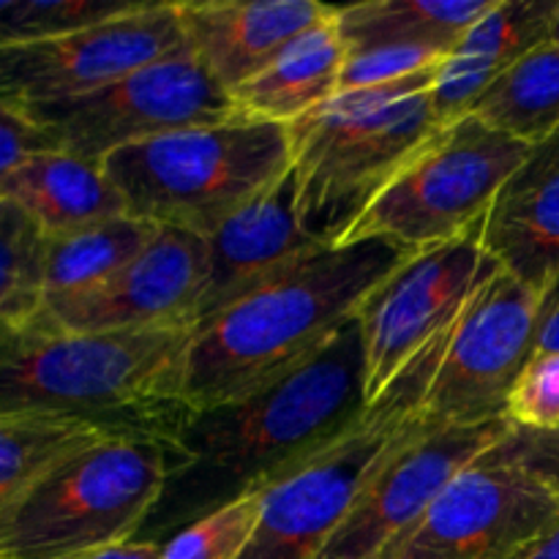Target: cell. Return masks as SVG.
Segmentation results:
<instances>
[{
	"label": "cell",
	"instance_id": "6da1fadb",
	"mask_svg": "<svg viewBox=\"0 0 559 559\" xmlns=\"http://www.w3.org/2000/svg\"><path fill=\"white\" fill-rule=\"evenodd\" d=\"M358 322L320 353L235 402L189 413L167 442V480L140 538L164 544L197 519L271 489L366 413Z\"/></svg>",
	"mask_w": 559,
	"mask_h": 559
},
{
	"label": "cell",
	"instance_id": "7a4b0ae2",
	"mask_svg": "<svg viewBox=\"0 0 559 559\" xmlns=\"http://www.w3.org/2000/svg\"><path fill=\"white\" fill-rule=\"evenodd\" d=\"M409 257L377 238L325 246L200 322L180 371L183 407L200 413L282 380L349 325Z\"/></svg>",
	"mask_w": 559,
	"mask_h": 559
},
{
	"label": "cell",
	"instance_id": "3957f363",
	"mask_svg": "<svg viewBox=\"0 0 559 559\" xmlns=\"http://www.w3.org/2000/svg\"><path fill=\"white\" fill-rule=\"evenodd\" d=\"M194 328L85 333L38 311L0 331V413L87 420L167 445L191 413L180 371Z\"/></svg>",
	"mask_w": 559,
	"mask_h": 559
},
{
	"label": "cell",
	"instance_id": "277c9868",
	"mask_svg": "<svg viewBox=\"0 0 559 559\" xmlns=\"http://www.w3.org/2000/svg\"><path fill=\"white\" fill-rule=\"evenodd\" d=\"M440 63L336 93L287 126L298 218L314 243H342L377 197L440 134L435 109Z\"/></svg>",
	"mask_w": 559,
	"mask_h": 559
},
{
	"label": "cell",
	"instance_id": "5b68a950",
	"mask_svg": "<svg viewBox=\"0 0 559 559\" xmlns=\"http://www.w3.org/2000/svg\"><path fill=\"white\" fill-rule=\"evenodd\" d=\"M102 167L129 216L205 238L293 169V145L287 126L235 118L120 147Z\"/></svg>",
	"mask_w": 559,
	"mask_h": 559
},
{
	"label": "cell",
	"instance_id": "8992f818",
	"mask_svg": "<svg viewBox=\"0 0 559 559\" xmlns=\"http://www.w3.org/2000/svg\"><path fill=\"white\" fill-rule=\"evenodd\" d=\"M167 480V448L112 431L49 469L0 516V559H69L140 538Z\"/></svg>",
	"mask_w": 559,
	"mask_h": 559
},
{
	"label": "cell",
	"instance_id": "52a82bcc",
	"mask_svg": "<svg viewBox=\"0 0 559 559\" xmlns=\"http://www.w3.org/2000/svg\"><path fill=\"white\" fill-rule=\"evenodd\" d=\"M462 317V314H459ZM453 322L426 344L385 396L300 467L265 489L260 530L240 559H314L385 459L418 426Z\"/></svg>",
	"mask_w": 559,
	"mask_h": 559
},
{
	"label": "cell",
	"instance_id": "ba28073f",
	"mask_svg": "<svg viewBox=\"0 0 559 559\" xmlns=\"http://www.w3.org/2000/svg\"><path fill=\"white\" fill-rule=\"evenodd\" d=\"M530 147L478 115L442 126L342 243L377 238L420 254L464 238L478 227Z\"/></svg>",
	"mask_w": 559,
	"mask_h": 559
},
{
	"label": "cell",
	"instance_id": "9c48e42d",
	"mask_svg": "<svg viewBox=\"0 0 559 559\" xmlns=\"http://www.w3.org/2000/svg\"><path fill=\"white\" fill-rule=\"evenodd\" d=\"M58 151L104 162L109 153L169 131L243 118L233 93L186 49L98 91L20 109Z\"/></svg>",
	"mask_w": 559,
	"mask_h": 559
},
{
	"label": "cell",
	"instance_id": "30bf717a",
	"mask_svg": "<svg viewBox=\"0 0 559 559\" xmlns=\"http://www.w3.org/2000/svg\"><path fill=\"white\" fill-rule=\"evenodd\" d=\"M502 442V440H500ZM491 445L377 559H511L559 524V497Z\"/></svg>",
	"mask_w": 559,
	"mask_h": 559
},
{
	"label": "cell",
	"instance_id": "8fae6325",
	"mask_svg": "<svg viewBox=\"0 0 559 559\" xmlns=\"http://www.w3.org/2000/svg\"><path fill=\"white\" fill-rule=\"evenodd\" d=\"M502 271L475 229L453 243L420 251L391 273L360 306L366 407L380 402L415 355L448 331L480 284Z\"/></svg>",
	"mask_w": 559,
	"mask_h": 559
},
{
	"label": "cell",
	"instance_id": "7c38bea8",
	"mask_svg": "<svg viewBox=\"0 0 559 559\" xmlns=\"http://www.w3.org/2000/svg\"><path fill=\"white\" fill-rule=\"evenodd\" d=\"M540 293L497 271L464 306L440 360L424 415L435 426H480L506 418L513 385L533 360Z\"/></svg>",
	"mask_w": 559,
	"mask_h": 559
},
{
	"label": "cell",
	"instance_id": "4fadbf2b",
	"mask_svg": "<svg viewBox=\"0 0 559 559\" xmlns=\"http://www.w3.org/2000/svg\"><path fill=\"white\" fill-rule=\"evenodd\" d=\"M180 52L186 38L178 3H134L63 36L3 44L0 98L16 109L66 102Z\"/></svg>",
	"mask_w": 559,
	"mask_h": 559
},
{
	"label": "cell",
	"instance_id": "5bb4252c",
	"mask_svg": "<svg viewBox=\"0 0 559 559\" xmlns=\"http://www.w3.org/2000/svg\"><path fill=\"white\" fill-rule=\"evenodd\" d=\"M511 426L508 418L480 426H435L420 415L418 426L377 469L314 559H377Z\"/></svg>",
	"mask_w": 559,
	"mask_h": 559
},
{
	"label": "cell",
	"instance_id": "9a60e30c",
	"mask_svg": "<svg viewBox=\"0 0 559 559\" xmlns=\"http://www.w3.org/2000/svg\"><path fill=\"white\" fill-rule=\"evenodd\" d=\"M497 0H369L333 5L344 44L338 93L380 85L448 58Z\"/></svg>",
	"mask_w": 559,
	"mask_h": 559
},
{
	"label": "cell",
	"instance_id": "2e32d148",
	"mask_svg": "<svg viewBox=\"0 0 559 559\" xmlns=\"http://www.w3.org/2000/svg\"><path fill=\"white\" fill-rule=\"evenodd\" d=\"M207 278V243L202 235L162 227L134 262L87 298L74 300L47 320L69 331L107 333L162 325H194Z\"/></svg>",
	"mask_w": 559,
	"mask_h": 559
},
{
	"label": "cell",
	"instance_id": "e0dca14e",
	"mask_svg": "<svg viewBox=\"0 0 559 559\" xmlns=\"http://www.w3.org/2000/svg\"><path fill=\"white\" fill-rule=\"evenodd\" d=\"M205 243L207 278L197 304L194 325L229 309L314 251L325 249L300 227L293 169L265 197L205 235Z\"/></svg>",
	"mask_w": 559,
	"mask_h": 559
},
{
	"label": "cell",
	"instance_id": "ac0fdd59",
	"mask_svg": "<svg viewBox=\"0 0 559 559\" xmlns=\"http://www.w3.org/2000/svg\"><path fill=\"white\" fill-rule=\"evenodd\" d=\"M480 249L544 293L559 276V129L535 142L475 227Z\"/></svg>",
	"mask_w": 559,
	"mask_h": 559
},
{
	"label": "cell",
	"instance_id": "d6986e66",
	"mask_svg": "<svg viewBox=\"0 0 559 559\" xmlns=\"http://www.w3.org/2000/svg\"><path fill=\"white\" fill-rule=\"evenodd\" d=\"M186 49L229 93L260 74L295 36L331 14L317 0L178 3Z\"/></svg>",
	"mask_w": 559,
	"mask_h": 559
},
{
	"label": "cell",
	"instance_id": "ffe728a7",
	"mask_svg": "<svg viewBox=\"0 0 559 559\" xmlns=\"http://www.w3.org/2000/svg\"><path fill=\"white\" fill-rule=\"evenodd\" d=\"M557 0H497L440 63L435 109L442 126L469 115L484 93L524 55L549 41Z\"/></svg>",
	"mask_w": 559,
	"mask_h": 559
},
{
	"label": "cell",
	"instance_id": "44dd1931",
	"mask_svg": "<svg viewBox=\"0 0 559 559\" xmlns=\"http://www.w3.org/2000/svg\"><path fill=\"white\" fill-rule=\"evenodd\" d=\"M0 200L20 207L47 238L126 216V202L102 162L52 147L33 153L0 180Z\"/></svg>",
	"mask_w": 559,
	"mask_h": 559
},
{
	"label": "cell",
	"instance_id": "7402d4cb",
	"mask_svg": "<svg viewBox=\"0 0 559 559\" xmlns=\"http://www.w3.org/2000/svg\"><path fill=\"white\" fill-rule=\"evenodd\" d=\"M344 44L331 14L295 36L265 69L233 91L238 112L249 120L289 126L331 102L342 85Z\"/></svg>",
	"mask_w": 559,
	"mask_h": 559
},
{
	"label": "cell",
	"instance_id": "603a6c76",
	"mask_svg": "<svg viewBox=\"0 0 559 559\" xmlns=\"http://www.w3.org/2000/svg\"><path fill=\"white\" fill-rule=\"evenodd\" d=\"M156 224L115 216L76 233L47 238L41 311H58L112 282L158 235Z\"/></svg>",
	"mask_w": 559,
	"mask_h": 559
},
{
	"label": "cell",
	"instance_id": "cb8c5ba5",
	"mask_svg": "<svg viewBox=\"0 0 559 559\" xmlns=\"http://www.w3.org/2000/svg\"><path fill=\"white\" fill-rule=\"evenodd\" d=\"M112 429L52 415L0 413V516L52 467Z\"/></svg>",
	"mask_w": 559,
	"mask_h": 559
},
{
	"label": "cell",
	"instance_id": "d4e9b609",
	"mask_svg": "<svg viewBox=\"0 0 559 559\" xmlns=\"http://www.w3.org/2000/svg\"><path fill=\"white\" fill-rule=\"evenodd\" d=\"M469 115L535 145L559 129V44L524 55L484 93Z\"/></svg>",
	"mask_w": 559,
	"mask_h": 559
},
{
	"label": "cell",
	"instance_id": "484cf974",
	"mask_svg": "<svg viewBox=\"0 0 559 559\" xmlns=\"http://www.w3.org/2000/svg\"><path fill=\"white\" fill-rule=\"evenodd\" d=\"M47 235L16 205L0 200V331L41 311Z\"/></svg>",
	"mask_w": 559,
	"mask_h": 559
},
{
	"label": "cell",
	"instance_id": "4316f807",
	"mask_svg": "<svg viewBox=\"0 0 559 559\" xmlns=\"http://www.w3.org/2000/svg\"><path fill=\"white\" fill-rule=\"evenodd\" d=\"M265 489L251 491L164 540L162 559H240L254 540Z\"/></svg>",
	"mask_w": 559,
	"mask_h": 559
},
{
	"label": "cell",
	"instance_id": "83f0119b",
	"mask_svg": "<svg viewBox=\"0 0 559 559\" xmlns=\"http://www.w3.org/2000/svg\"><path fill=\"white\" fill-rule=\"evenodd\" d=\"M131 5V0H0V47L63 36Z\"/></svg>",
	"mask_w": 559,
	"mask_h": 559
},
{
	"label": "cell",
	"instance_id": "f1b7e54d",
	"mask_svg": "<svg viewBox=\"0 0 559 559\" xmlns=\"http://www.w3.org/2000/svg\"><path fill=\"white\" fill-rule=\"evenodd\" d=\"M506 418L522 429L559 426V353L533 355L513 385Z\"/></svg>",
	"mask_w": 559,
	"mask_h": 559
},
{
	"label": "cell",
	"instance_id": "f546056e",
	"mask_svg": "<svg viewBox=\"0 0 559 559\" xmlns=\"http://www.w3.org/2000/svg\"><path fill=\"white\" fill-rule=\"evenodd\" d=\"M500 445L524 473L533 475L538 484L559 497V426L555 429L511 426Z\"/></svg>",
	"mask_w": 559,
	"mask_h": 559
},
{
	"label": "cell",
	"instance_id": "4dcf8cb0",
	"mask_svg": "<svg viewBox=\"0 0 559 559\" xmlns=\"http://www.w3.org/2000/svg\"><path fill=\"white\" fill-rule=\"evenodd\" d=\"M41 151H52L47 136L36 129V123L25 112L0 98V180L33 153Z\"/></svg>",
	"mask_w": 559,
	"mask_h": 559
},
{
	"label": "cell",
	"instance_id": "1f68e13d",
	"mask_svg": "<svg viewBox=\"0 0 559 559\" xmlns=\"http://www.w3.org/2000/svg\"><path fill=\"white\" fill-rule=\"evenodd\" d=\"M546 353H559V276L551 278L549 287L540 293L535 314L533 355Z\"/></svg>",
	"mask_w": 559,
	"mask_h": 559
},
{
	"label": "cell",
	"instance_id": "d6a6232c",
	"mask_svg": "<svg viewBox=\"0 0 559 559\" xmlns=\"http://www.w3.org/2000/svg\"><path fill=\"white\" fill-rule=\"evenodd\" d=\"M162 551L164 544H158V540L134 538L126 540V544L102 546V549L85 551V555H76L69 559H162Z\"/></svg>",
	"mask_w": 559,
	"mask_h": 559
},
{
	"label": "cell",
	"instance_id": "836d02e7",
	"mask_svg": "<svg viewBox=\"0 0 559 559\" xmlns=\"http://www.w3.org/2000/svg\"><path fill=\"white\" fill-rule=\"evenodd\" d=\"M511 559H559V524L551 533H546L544 538L524 546V549L519 551V555H513Z\"/></svg>",
	"mask_w": 559,
	"mask_h": 559
},
{
	"label": "cell",
	"instance_id": "e575fe53",
	"mask_svg": "<svg viewBox=\"0 0 559 559\" xmlns=\"http://www.w3.org/2000/svg\"><path fill=\"white\" fill-rule=\"evenodd\" d=\"M546 44H559V0L555 3V11H551V22H549V41Z\"/></svg>",
	"mask_w": 559,
	"mask_h": 559
}]
</instances>
